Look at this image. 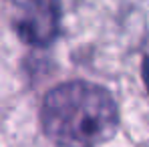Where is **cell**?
I'll return each instance as SVG.
<instances>
[{
    "instance_id": "obj_3",
    "label": "cell",
    "mask_w": 149,
    "mask_h": 147,
    "mask_svg": "<svg viewBox=\"0 0 149 147\" xmlns=\"http://www.w3.org/2000/svg\"><path fill=\"white\" fill-rule=\"evenodd\" d=\"M143 79H145V85L149 91V54H145V61H143Z\"/></svg>"
},
{
    "instance_id": "obj_1",
    "label": "cell",
    "mask_w": 149,
    "mask_h": 147,
    "mask_svg": "<svg viewBox=\"0 0 149 147\" xmlns=\"http://www.w3.org/2000/svg\"><path fill=\"white\" fill-rule=\"evenodd\" d=\"M40 123L58 147H101L119 127L113 95L95 83L69 81L47 93Z\"/></svg>"
},
{
    "instance_id": "obj_2",
    "label": "cell",
    "mask_w": 149,
    "mask_h": 147,
    "mask_svg": "<svg viewBox=\"0 0 149 147\" xmlns=\"http://www.w3.org/2000/svg\"><path fill=\"white\" fill-rule=\"evenodd\" d=\"M10 16L20 40L49 47L61 28V4L58 0H10Z\"/></svg>"
}]
</instances>
